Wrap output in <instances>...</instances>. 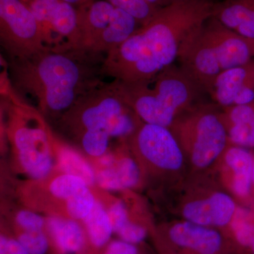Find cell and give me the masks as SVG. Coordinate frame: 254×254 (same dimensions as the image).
I'll return each mask as SVG.
<instances>
[{"label":"cell","mask_w":254,"mask_h":254,"mask_svg":"<svg viewBox=\"0 0 254 254\" xmlns=\"http://www.w3.org/2000/svg\"><path fill=\"white\" fill-rule=\"evenodd\" d=\"M251 254L249 253V254Z\"/></svg>","instance_id":"34"},{"label":"cell","mask_w":254,"mask_h":254,"mask_svg":"<svg viewBox=\"0 0 254 254\" xmlns=\"http://www.w3.org/2000/svg\"><path fill=\"white\" fill-rule=\"evenodd\" d=\"M78 11V33L73 49L106 55L136 31V20L106 0H92Z\"/></svg>","instance_id":"3"},{"label":"cell","mask_w":254,"mask_h":254,"mask_svg":"<svg viewBox=\"0 0 254 254\" xmlns=\"http://www.w3.org/2000/svg\"><path fill=\"white\" fill-rule=\"evenodd\" d=\"M229 136L237 146L254 148V102L248 105H235L230 113Z\"/></svg>","instance_id":"16"},{"label":"cell","mask_w":254,"mask_h":254,"mask_svg":"<svg viewBox=\"0 0 254 254\" xmlns=\"http://www.w3.org/2000/svg\"><path fill=\"white\" fill-rule=\"evenodd\" d=\"M140 180V170L133 159L124 158L113 165L100 170L96 181L107 190H122L136 186Z\"/></svg>","instance_id":"15"},{"label":"cell","mask_w":254,"mask_h":254,"mask_svg":"<svg viewBox=\"0 0 254 254\" xmlns=\"http://www.w3.org/2000/svg\"><path fill=\"white\" fill-rule=\"evenodd\" d=\"M254 54V43L240 35L232 34L218 46L199 50L195 64L200 73L208 76L220 74L230 68L245 66Z\"/></svg>","instance_id":"8"},{"label":"cell","mask_w":254,"mask_h":254,"mask_svg":"<svg viewBox=\"0 0 254 254\" xmlns=\"http://www.w3.org/2000/svg\"><path fill=\"white\" fill-rule=\"evenodd\" d=\"M110 137L100 131H87L81 135L82 147L92 157H101L106 153Z\"/></svg>","instance_id":"22"},{"label":"cell","mask_w":254,"mask_h":254,"mask_svg":"<svg viewBox=\"0 0 254 254\" xmlns=\"http://www.w3.org/2000/svg\"><path fill=\"white\" fill-rule=\"evenodd\" d=\"M6 95L14 103L11 136L20 165L31 178L43 180L53 168L49 133L40 115L20 102L14 91Z\"/></svg>","instance_id":"4"},{"label":"cell","mask_w":254,"mask_h":254,"mask_svg":"<svg viewBox=\"0 0 254 254\" xmlns=\"http://www.w3.org/2000/svg\"><path fill=\"white\" fill-rule=\"evenodd\" d=\"M231 225L237 243L249 250L254 242V220L247 216H235Z\"/></svg>","instance_id":"23"},{"label":"cell","mask_w":254,"mask_h":254,"mask_svg":"<svg viewBox=\"0 0 254 254\" xmlns=\"http://www.w3.org/2000/svg\"><path fill=\"white\" fill-rule=\"evenodd\" d=\"M87 235L92 245L97 248L103 247L109 242L113 233L109 214L99 202H96L89 215L83 220Z\"/></svg>","instance_id":"17"},{"label":"cell","mask_w":254,"mask_h":254,"mask_svg":"<svg viewBox=\"0 0 254 254\" xmlns=\"http://www.w3.org/2000/svg\"><path fill=\"white\" fill-rule=\"evenodd\" d=\"M96 200L88 187L66 200V211L73 220H84L94 208Z\"/></svg>","instance_id":"20"},{"label":"cell","mask_w":254,"mask_h":254,"mask_svg":"<svg viewBox=\"0 0 254 254\" xmlns=\"http://www.w3.org/2000/svg\"><path fill=\"white\" fill-rule=\"evenodd\" d=\"M50 49H73L77 37L78 11L63 0H28Z\"/></svg>","instance_id":"7"},{"label":"cell","mask_w":254,"mask_h":254,"mask_svg":"<svg viewBox=\"0 0 254 254\" xmlns=\"http://www.w3.org/2000/svg\"><path fill=\"white\" fill-rule=\"evenodd\" d=\"M16 221L26 232L43 231L45 220L40 215L28 210H21L17 214Z\"/></svg>","instance_id":"26"},{"label":"cell","mask_w":254,"mask_h":254,"mask_svg":"<svg viewBox=\"0 0 254 254\" xmlns=\"http://www.w3.org/2000/svg\"><path fill=\"white\" fill-rule=\"evenodd\" d=\"M236 213L234 200L222 192L203 199L189 202L182 210V215L187 221L208 227L226 226Z\"/></svg>","instance_id":"11"},{"label":"cell","mask_w":254,"mask_h":254,"mask_svg":"<svg viewBox=\"0 0 254 254\" xmlns=\"http://www.w3.org/2000/svg\"><path fill=\"white\" fill-rule=\"evenodd\" d=\"M108 212L113 225V232L115 233H117L127 222L129 221L126 207L123 202L114 203Z\"/></svg>","instance_id":"27"},{"label":"cell","mask_w":254,"mask_h":254,"mask_svg":"<svg viewBox=\"0 0 254 254\" xmlns=\"http://www.w3.org/2000/svg\"><path fill=\"white\" fill-rule=\"evenodd\" d=\"M18 240L29 254H45L49 247L48 238L43 231H24Z\"/></svg>","instance_id":"24"},{"label":"cell","mask_w":254,"mask_h":254,"mask_svg":"<svg viewBox=\"0 0 254 254\" xmlns=\"http://www.w3.org/2000/svg\"><path fill=\"white\" fill-rule=\"evenodd\" d=\"M105 55L84 50H43L8 61L12 88L31 97L40 110L65 113L83 95L104 83Z\"/></svg>","instance_id":"1"},{"label":"cell","mask_w":254,"mask_h":254,"mask_svg":"<svg viewBox=\"0 0 254 254\" xmlns=\"http://www.w3.org/2000/svg\"><path fill=\"white\" fill-rule=\"evenodd\" d=\"M63 1H66V2L69 3V4H72L76 7V6H78V8L81 6H84L88 3L91 2L92 0H63Z\"/></svg>","instance_id":"30"},{"label":"cell","mask_w":254,"mask_h":254,"mask_svg":"<svg viewBox=\"0 0 254 254\" xmlns=\"http://www.w3.org/2000/svg\"><path fill=\"white\" fill-rule=\"evenodd\" d=\"M117 234L124 242L136 245L145 240L147 232L144 227L133 223L129 220L117 232Z\"/></svg>","instance_id":"25"},{"label":"cell","mask_w":254,"mask_h":254,"mask_svg":"<svg viewBox=\"0 0 254 254\" xmlns=\"http://www.w3.org/2000/svg\"><path fill=\"white\" fill-rule=\"evenodd\" d=\"M88 187L84 180L76 175L64 174L56 177L50 185V193L60 199L67 200L82 189Z\"/></svg>","instance_id":"21"},{"label":"cell","mask_w":254,"mask_h":254,"mask_svg":"<svg viewBox=\"0 0 254 254\" xmlns=\"http://www.w3.org/2000/svg\"><path fill=\"white\" fill-rule=\"evenodd\" d=\"M118 82L127 103L145 123L167 128L189 96L186 85L176 78H160L153 89L142 81Z\"/></svg>","instance_id":"5"},{"label":"cell","mask_w":254,"mask_h":254,"mask_svg":"<svg viewBox=\"0 0 254 254\" xmlns=\"http://www.w3.org/2000/svg\"><path fill=\"white\" fill-rule=\"evenodd\" d=\"M168 237L174 246L191 254H219L223 247L217 230L187 220L170 227Z\"/></svg>","instance_id":"12"},{"label":"cell","mask_w":254,"mask_h":254,"mask_svg":"<svg viewBox=\"0 0 254 254\" xmlns=\"http://www.w3.org/2000/svg\"><path fill=\"white\" fill-rule=\"evenodd\" d=\"M59 162L65 174L80 177L88 185H92L96 180V175H95L91 166L77 153L71 149L64 148L60 150Z\"/></svg>","instance_id":"18"},{"label":"cell","mask_w":254,"mask_h":254,"mask_svg":"<svg viewBox=\"0 0 254 254\" xmlns=\"http://www.w3.org/2000/svg\"><path fill=\"white\" fill-rule=\"evenodd\" d=\"M0 42L9 60L49 48L39 23L21 0H0Z\"/></svg>","instance_id":"6"},{"label":"cell","mask_w":254,"mask_h":254,"mask_svg":"<svg viewBox=\"0 0 254 254\" xmlns=\"http://www.w3.org/2000/svg\"><path fill=\"white\" fill-rule=\"evenodd\" d=\"M249 250H250V254H254V242L252 246H251L250 248L249 249Z\"/></svg>","instance_id":"31"},{"label":"cell","mask_w":254,"mask_h":254,"mask_svg":"<svg viewBox=\"0 0 254 254\" xmlns=\"http://www.w3.org/2000/svg\"><path fill=\"white\" fill-rule=\"evenodd\" d=\"M0 254H29L18 240L8 239L1 235Z\"/></svg>","instance_id":"28"},{"label":"cell","mask_w":254,"mask_h":254,"mask_svg":"<svg viewBox=\"0 0 254 254\" xmlns=\"http://www.w3.org/2000/svg\"><path fill=\"white\" fill-rule=\"evenodd\" d=\"M47 227L57 248L63 253H78L84 247V232L76 220L53 217L47 222Z\"/></svg>","instance_id":"14"},{"label":"cell","mask_w":254,"mask_h":254,"mask_svg":"<svg viewBox=\"0 0 254 254\" xmlns=\"http://www.w3.org/2000/svg\"><path fill=\"white\" fill-rule=\"evenodd\" d=\"M104 254H139V251L136 245L120 240L111 242Z\"/></svg>","instance_id":"29"},{"label":"cell","mask_w":254,"mask_h":254,"mask_svg":"<svg viewBox=\"0 0 254 254\" xmlns=\"http://www.w3.org/2000/svg\"><path fill=\"white\" fill-rule=\"evenodd\" d=\"M21 1H23V2L27 3V2H28V0H21Z\"/></svg>","instance_id":"33"},{"label":"cell","mask_w":254,"mask_h":254,"mask_svg":"<svg viewBox=\"0 0 254 254\" xmlns=\"http://www.w3.org/2000/svg\"><path fill=\"white\" fill-rule=\"evenodd\" d=\"M129 107L118 80H114L104 82L81 96L64 113V118L80 135L100 131L110 138L126 136L136 128Z\"/></svg>","instance_id":"2"},{"label":"cell","mask_w":254,"mask_h":254,"mask_svg":"<svg viewBox=\"0 0 254 254\" xmlns=\"http://www.w3.org/2000/svg\"><path fill=\"white\" fill-rule=\"evenodd\" d=\"M254 190V169H253V190Z\"/></svg>","instance_id":"32"},{"label":"cell","mask_w":254,"mask_h":254,"mask_svg":"<svg viewBox=\"0 0 254 254\" xmlns=\"http://www.w3.org/2000/svg\"><path fill=\"white\" fill-rule=\"evenodd\" d=\"M136 139L143 158L157 168L168 171L181 168L183 153L167 127L145 124L137 133Z\"/></svg>","instance_id":"9"},{"label":"cell","mask_w":254,"mask_h":254,"mask_svg":"<svg viewBox=\"0 0 254 254\" xmlns=\"http://www.w3.org/2000/svg\"><path fill=\"white\" fill-rule=\"evenodd\" d=\"M227 168L231 173V189L239 198L247 199L253 190L254 155L247 148L235 146L225 155Z\"/></svg>","instance_id":"13"},{"label":"cell","mask_w":254,"mask_h":254,"mask_svg":"<svg viewBox=\"0 0 254 254\" xmlns=\"http://www.w3.org/2000/svg\"><path fill=\"white\" fill-rule=\"evenodd\" d=\"M193 134L190 149L191 163L197 168H207L225 149L226 130L215 115L208 114L197 121Z\"/></svg>","instance_id":"10"},{"label":"cell","mask_w":254,"mask_h":254,"mask_svg":"<svg viewBox=\"0 0 254 254\" xmlns=\"http://www.w3.org/2000/svg\"><path fill=\"white\" fill-rule=\"evenodd\" d=\"M115 7L123 10L131 15L137 22L145 25L148 22L159 9L146 0H106Z\"/></svg>","instance_id":"19"}]
</instances>
